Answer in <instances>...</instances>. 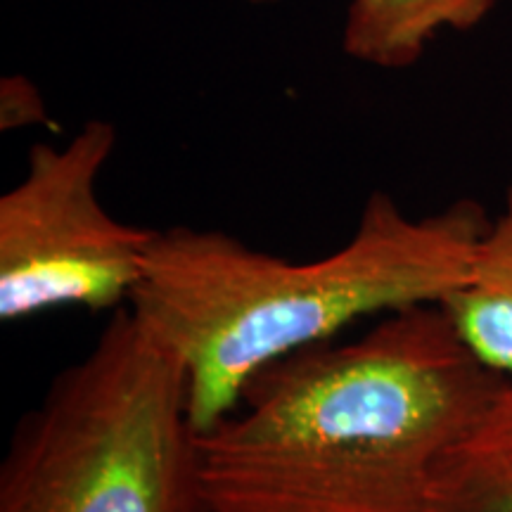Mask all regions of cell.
<instances>
[{"mask_svg": "<svg viewBox=\"0 0 512 512\" xmlns=\"http://www.w3.org/2000/svg\"><path fill=\"white\" fill-rule=\"evenodd\" d=\"M48 124V110L43 95L27 76L15 74L0 81V128H17Z\"/></svg>", "mask_w": 512, "mask_h": 512, "instance_id": "cell-8", "label": "cell"}, {"mask_svg": "<svg viewBox=\"0 0 512 512\" xmlns=\"http://www.w3.org/2000/svg\"><path fill=\"white\" fill-rule=\"evenodd\" d=\"M503 380L441 304L297 351L195 437L207 512H430L439 460Z\"/></svg>", "mask_w": 512, "mask_h": 512, "instance_id": "cell-1", "label": "cell"}, {"mask_svg": "<svg viewBox=\"0 0 512 512\" xmlns=\"http://www.w3.org/2000/svg\"><path fill=\"white\" fill-rule=\"evenodd\" d=\"M117 128L91 119L67 145L31 147L22 181L0 197V318L131 304L157 230L114 219L98 176Z\"/></svg>", "mask_w": 512, "mask_h": 512, "instance_id": "cell-4", "label": "cell"}, {"mask_svg": "<svg viewBox=\"0 0 512 512\" xmlns=\"http://www.w3.org/2000/svg\"><path fill=\"white\" fill-rule=\"evenodd\" d=\"M430 512H512V377L439 460Z\"/></svg>", "mask_w": 512, "mask_h": 512, "instance_id": "cell-5", "label": "cell"}, {"mask_svg": "<svg viewBox=\"0 0 512 512\" xmlns=\"http://www.w3.org/2000/svg\"><path fill=\"white\" fill-rule=\"evenodd\" d=\"M491 219L458 200L413 219L373 192L344 247L285 261L223 233L157 230L131 311L181 363L195 432L240 406L254 375L368 316L444 304L470 278Z\"/></svg>", "mask_w": 512, "mask_h": 512, "instance_id": "cell-2", "label": "cell"}, {"mask_svg": "<svg viewBox=\"0 0 512 512\" xmlns=\"http://www.w3.org/2000/svg\"><path fill=\"white\" fill-rule=\"evenodd\" d=\"M441 306L486 366L512 377V178L501 214L479 240L470 278Z\"/></svg>", "mask_w": 512, "mask_h": 512, "instance_id": "cell-7", "label": "cell"}, {"mask_svg": "<svg viewBox=\"0 0 512 512\" xmlns=\"http://www.w3.org/2000/svg\"><path fill=\"white\" fill-rule=\"evenodd\" d=\"M252 5H273V3H283V0H247Z\"/></svg>", "mask_w": 512, "mask_h": 512, "instance_id": "cell-9", "label": "cell"}, {"mask_svg": "<svg viewBox=\"0 0 512 512\" xmlns=\"http://www.w3.org/2000/svg\"><path fill=\"white\" fill-rule=\"evenodd\" d=\"M496 0H351L342 48L351 60L380 69H406L439 31L482 24Z\"/></svg>", "mask_w": 512, "mask_h": 512, "instance_id": "cell-6", "label": "cell"}, {"mask_svg": "<svg viewBox=\"0 0 512 512\" xmlns=\"http://www.w3.org/2000/svg\"><path fill=\"white\" fill-rule=\"evenodd\" d=\"M188 382L131 309L17 422L0 512H207Z\"/></svg>", "mask_w": 512, "mask_h": 512, "instance_id": "cell-3", "label": "cell"}]
</instances>
